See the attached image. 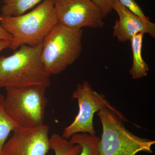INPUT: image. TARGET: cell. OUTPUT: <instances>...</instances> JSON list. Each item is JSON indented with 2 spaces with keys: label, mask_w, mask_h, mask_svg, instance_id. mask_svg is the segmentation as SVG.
Returning a JSON list of instances; mask_svg holds the SVG:
<instances>
[{
  "label": "cell",
  "mask_w": 155,
  "mask_h": 155,
  "mask_svg": "<svg viewBox=\"0 0 155 155\" xmlns=\"http://www.w3.org/2000/svg\"><path fill=\"white\" fill-rule=\"evenodd\" d=\"M58 23L54 0H44L30 12L17 17L0 16V25L13 38L9 48L13 51L23 45L42 44Z\"/></svg>",
  "instance_id": "cell-1"
},
{
  "label": "cell",
  "mask_w": 155,
  "mask_h": 155,
  "mask_svg": "<svg viewBox=\"0 0 155 155\" xmlns=\"http://www.w3.org/2000/svg\"><path fill=\"white\" fill-rule=\"evenodd\" d=\"M42 44L21 46L11 55L0 56V88L51 85V75L42 62Z\"/></svg>",
  "instance_id": "cell-2"
},
{
  "label": "cell",
  "mask_w": 155,
  "mask_h": 155,
  "mask_svg": "<svg viewBox=\"0 0 155 155\" xmlns=\"http://www.w3.org/2000/svg\"><path fill=\"white\" fill-rule=\"evenodd\" d=\"M97 115L102 126L101 155H136L140 152L152 153L155 140L139 137L127 130L125 116L114 106L110 104Z\"/></svg>",
  "instance_id": "cell-3"
},
{
  "label": "cell",
  "mask_w": 155,
  "mask_h": 155,
  "mask_svg": "<svg viewBox=\"0 0 155 155\" xmlns=\"http://www.w3.org/2000/svg\"><path fill=\"white\" fill-rule=\"evenodd\" d=\"M83 32L58 23L48 34L42 44L41 58L48 74L61 73L80 57Z\"/></svg>",
  "instance_id": "cell-4"
},
{
  "label": "cell",
  "mask_w": 155,
  "mask_h": 155,
  "mask_svg": "<svg viewBox=\"0 0 155 155\" xmlns=\"http://www.w3.org/2000/svg\"><path fill=\"white\" fill-rule=\"evenodd\" d=\"M47 88L41 85L6 87L4 105L6 114L19 126L43 125L48 102Z\"/></svg>",
  "instance_id": "cell-5"
},
{
  "label": "cell",
  "mask_w": 155,
  "mask_h": 155,
  "mask_svg": "<svg viewBox=\"0 0 155 155\" xmlns=\"http://www.w3.org/2000/svg\"><path fill=\"white\" fill-rule=\"evenodd\" d=\"M72 98L77 100L79 110L73 122L63 130L62 137L68 140L79 133L96 135L93 124L94 114L110 104L104 95L94 90L87 81L78 84Z\"/></svg>",
  "instance_id": "cell-6"
},
{
  "label": "cell",
  "mask_w": 155,
  "mask_h": 155,
  "mask_svg": "<svg viewBox=\"0 0 155 155\" xmlns=\"http://www.w3.org/2000/svg\"><path fill=\"white\" fill-rule=\"evenodd\" d=\"M58 22L74 29L101 28L104 25L101 10L91 0H54Z\"/></svg>",
  "instance_id": "cell-7"
},
{
  "label": "cell",
  "mask_w": 155,
  "mask_h": 155,
  "mask_svg": "<svg viewBox=\"0 0 155 155\" xmlns=\"http://www.w3.org/2000/svg\"><path fill=\"white\" fill-rule=\"evenodd\" d=\"M50 127L18 126L2 149V155H47L50 148Z\"/></svg>",
  "instance_id": "cell-8"
},
{
  "label": "cell",
  "mask_w": 155,
  "mask_h": 155,
  "mask_svg": "<svg viewBox=\"0 0 155 155\" xmlns=\"http://www.w3.org/2000/svg\"><path fill=\"white\" fill-rule=\"evenodd\" d=\"M112 8L117 12L119 19L114 26L113 35L118 41L125 42L139 33H148L155 37V28L147 25L140 17L122 6L117 0H112Z\"/></svg>",
  "instance_id": "cell-9"
},
{
  "label": "cell",
  "mask_w": 155,
  "mask_h": 155,
  "mask_svg": "<svg viewBox=\"0 0 155 155\" xmlns=\"http://www.w3.org/2000/svg\"><path fill=\"white\" fill-rule=\"evenodd\" d=\"M144 35L138 34L130 40L133 62L129 72L132 78L134 80L146 77L149 71L148 65L146 63L142 55L143 39Z\"/></svg>",
  "instance_id": "cell-10"
},
{
  "label": "cell",
  "mask_w": 155,
  "mask_h": 155,
  "mask_svg": "<svg viewBox=\"0 0 155 155\" xmlns=\"http://www.w3.org/2000/svg\"><path fill=\"white\" fill-rule=\"evenodd\" d=\"M100 140V137L96 135L79 133L72 135L69 141L81 147V151L77 155H101Z\"/></svg>",
  "instance_id": "cell-11"
},
{
  "label": "cell",
  "mask_w": 155,
  "mask_h": 155,
  "mask_svg": "<svg viewBox=\"0 0 155 155\" xmlns=\"http://www.w3.org/2000/svg\"><path fill=\"white\" fill-rule=\"evenodd\" d=\"M43 0H4L2 15L17 17L35 7Z\"/></svg>",
  "instance_id": "cell-12"
},
{
  "label": "cell",
  "mask_w": 155,
  "mask_h": 155,
  "mask_svg": "<svg viewBox=\"0 0 155 155\" xmlns=\"http://www.w3.org/2000/svg\"><path fill=\"white\" fill-rule=\"evenodd\" d=\"M50 148L55 155H77L81 148L79 145L73 144L62 136L54 133L50 137Z\"/></svg>",
  "instance_id": "cell-13"
},
{
  "label": "cell",
  "mask_w": 155,
  "mask_h": 155,
  "mask_svg": "<svg viewBox=\"0 0 155 155\" xmlns=\"http://www.w3.org/2000/svg\"><path fill=\"white\" fill-rule=\"evenodd\" d=\"M5 97L0 94V155H2V149L11 131L18 127L8 116L5 111Z\"/></svg>",
  "instance_id": "cell-14"
},
{
  "label": "cell",
  "mask_w": 155,
  "mask_h": 155,
  "mask_svg": "<svg viewBox=\"0 0 155 155\" xmlns=\"http://www.w3.org/2000/svg\"><path fill=\"white\" fill-rule=\"evenodd\" d=\"M122 6L131 11L133 14L140 18L150 27L155 28V24L150 21V18L145 15L144 13L134 0H117Z\"/></svg>",
  "instance_id": "cell-15"
},
{
  "label": "cell",
  "mask_w": 155,
  "mask_h": 155,
  "mask_svg": "<svg viewBox=\"0 0 155 155\" xmlns=\"http://www.w3.org/2000/svg\"><path fill=\"white\" fill-rule=\"evenodd\" d=\"M101 10L103 18L105 17L113 10L112 0H91Z\"/></svg>",
  "instance_id": "cell-16"
},
{
  "label": "cell",
  "mask_w": 155,
  "mask_h": 155,
  "mask_svg": "<svg viewBox=\"0 0 155 155\" xmlns=\"http://www.w3.org/2000/svg\"><path fill=\"white\" fill-rule=\"evenodd\" d=\"M13 38L11 35L6 31L0 25V40L12 41Z\"/></svg>",
  "instance_id": "cell-17"
},
{
  "label": "cell",
  "mask_w": 155,
  "mask_h": 155,
  "mask_svg": "<svg viewBox=\"0 0 155 155\" xmlns=\"http://www.w3.org/2000/svg\"><path fill=\"white\" fill-rule=\"evenodd\" d=\"M11 42L7 41L0 40V53L3 50L10 48Z\"/></svg>",
  "instance_id": "cell-18"
}]
</instances>
